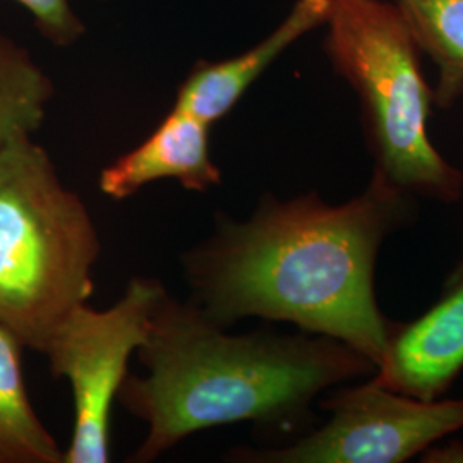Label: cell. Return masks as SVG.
Returning <instances> with one entry per match:
<instances>
[{
    "label": "cell",
    "mask_w": 463,
    "mask_h": 463,
    "mask_svg": "<svg viewBox=\"0 0 463 463\" xmlns=\"http://www.w3.org/2000/svg\"><path fill=\"white\" fill-rule=\"evenodd\" d=\"M53 83L32 53L0 32V149L33 136L47 117Z\"/></svg>",
    "instance_id": "cell-12"
},
{
    "label": "cell",
    "mask_w": 463,
    "mask_h": 463,
    "mask_svg": "<svg viewBox=\"0 0 463 463\" xmlns=\"http://www.w3.org/2000/svg\"><path fill=\"white\" fill-rule=\"evenodd\" d=\"M463 369V263L441 296L411 323H393L386 354L373 380L420 400L447 393Z\"/></svg>",
    "instance_id": "cell-7"
},
{
    "label": "cell",
    "mask_w": 463,
    "mask_h": 463,
    "mask_svg": "<svg viewBox=\"0 0 463 463\" xmlns=\"http://www.w3.org/2000/svg\"><path fill=\"white\" fill-rule=\"evenodd\" d=\"M33 17L36 28L59 47L80 42L86 32L83 21L76 14L69 0H14Z\"/></svg>",
    "instance_id": "cell-13"
},
{
    "label": "cell",
    "mask_w": 463,
    "mask_h": 463,
    "mask_svg": "<svg viewBox=\"0 0 463 463\" xmlns=\"http://www.w3.org/2000/svg\"><path fill=\"white\" fill-rule=\"evenodd\" d=\"M155 279L136 277L124 296L105 311L74 307L52 331L42 354L55 378H66L74 400L72 438L64 463H107L110 414L128 378L131 355L146 342L151 317L165 298Z\"/></svg>",
    "instance_id": "cell-5"
},
{
    "label": "cell",
    "mask_w": 463,
    "mask_h": 463,
    "mask_svg": "<svg viewBox=\"0 0 463 463\" xmlns=\"http://www.w3.org/2000/svg\"><path fill=\"white\" fill-rule=\"evenodd\" d=\"M95 223L33 136L0 149V325L43 352L52 331L93 296Z\"/></svg>",
    "instance_id": "cell-3"
},
{
    "label": "cell",
    "mask_w": 463,
    "mask_h": 463,
    "mask_svg": "<svg viewBox=\"0 0 463 463\" xmlns=\"http://www.w3.org/2000/svg\"><path fill=\"white\" fill-rule=\"evenodd\" d=\"M415 43L438 67L434 101L451 107L463 95V0H397Z\"/></svg>",
    "instance_id": "cell-11"
},
{
    "label": "cell",
    "mask_w": 463,
    "mask_h": 463,
    "mask_svg": "<svg viewBox=\"0 0 463 463\" xmlns=\"http://www.w3.org/2000/svg\"><path fill=\"white\" fill-rule=\"evenodd\" d=\"M325 50L361 103L365 143L376 168L414 198L455 203L463 174L432 146L428 117L434 91L397 4L328 0Z\"/></svg>",
    "instance_id": "cell-4"
},
{
    "label": "cell",
    "mask_w": 463,
    "mask_h": 463,
    "mask_svg": "<svg viewBox=\"0 0 463 463\" xmlns=\"http://www.w3.org/2000/svg\"><path fill=\"white\" fill-rule=\"evenodd\" d=\"M16 335L0 325V463H64L28 397Z\"/></svg>",
    "instance_id": "cell-10"
},
{
    "label": "cell",
    "mask_w": 463,
    "mask_h": 463,
    "mask_svg": "<svg viewBox=\"0 0 463 463\" xmlns=\"http://www.w3.org/2000/svg\"><path fill=\"white\" fill-rule=\"evenodd\" d=\"M426 451H428L426 455L434 457L428 462H463V447L458 441H453L451 445L438 448V449L430 447Z\"/></svg>",
    "instance_id": "cell-14"
},
{
    "label": "cell",
    "mask_w": 463,
    "mask_h": 463,
    "mask_svg": "<svg viewBox=\"0 0 463 463\" xmlns=\"http://www.w3.org/2000/svg\"><path fill=\"white\" fill-rule=\"evenodd\" d=\"M328 0H296L280 24L254 47L223 61H199L177 90L174 107L208 126L229 116L249 88L304 34L323 26Z\"/></svg>",
    "instance_id": "cell-9"
},
{
    "label": "cell",
    "mask_w": 463,
    "mask_h": 463,
    "mask_svg": "<svg viewBox=\"0 0 463 463\" xmlns=\"http://www.w3.org/2000/svg\"><path fill=\"white\" fill-rule=\"evenodd\" d=\"M414 196L378 170L364 193L330 204L316 193L268 194L242 220L222 216L210 239L183 256L193 302L216 325L287 321L336 338L381 364L392 325L374 294L383 241L415 218Z\"/></svg>",
    "instance_id": "cell-1"
},
{
    "label": "cell",
    "mask_w": 463,
    "mask_h": 463,
    "mask_svg": "<svg viewBox=\"0 0 463 463\" xmlns=\"http://www.w3.org/2000/svg\"><path fill=\"white\" fill-rule=\"evenodd\" d=\"M330 419L292 445L239 448L229 460L248 463H400L463 430V398L420 400L376 380L321 402Z\"/></svg>",
    "instance_id": "cell-6"
},
{
    "label": "cell",
    "mask_w": 463,
    "mask_h": 463,
    "mask_svg": "<svg viewBox=\"0 0 463 463\" xmlns=\"http://www.w3.org/2000/svg\"><path fill=\"white\" fill-rule=\"evenodd\" d=\"M210 128L198 117L172 107L145 141L101 170L99 191L122 201L162 179H174L196 193L215 187L222 183V172L212 158Z\"/></svg>",
    "instance_id": "cell-8"
},
{
    "label": "cell",
    "mask_w": 463,
    "mask_h": 463,
    "mask_svg": "<svg viewBox=\"0 0 463 463\" xmlns=\"http://www.w3.org/2000/svg\"><path fill=\"white\" fill-rule=\"evenodd\" d=\"M137 359L146 376L128 374L117 395L148 426L133 463L153 462L198 430L235 422L296 424L326 388L378 369L355 348L325 335H233L193 300L168 292L153 313Z\"/></svg>",
    "instance_id": "cell-2"
}]
</instances>
